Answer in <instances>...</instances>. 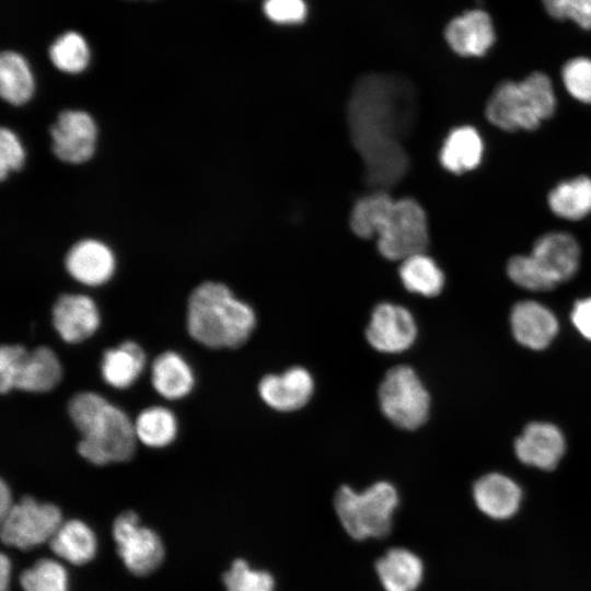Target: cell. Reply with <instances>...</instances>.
<instances>
[{"label": "cell", "mask_w": 591, "mask_h": 591, "mask_svg": "<svg viewBox=\"0 0 591 591\" xmlns=\"http://www.w3.org/2000/svg\"><path fill=\"white\" fill-rule=\"evenodd\" d=\"M399 277L408 291L424 297L438 296L444 285L443 273L425 252L402 260Z\"/></svg>", "instance_id": "cell-28"}, {"label": "cell", "mask_w": 591, "mask_h": 591, "mask_svg": "<svg viewBox=\"0 0 591 591\" xmlns=\"http://www.w3.org/2000/svg\"><path fill=\"white\" fill-rule=\"evenodd\" d=\"M117 553L134 575L153 572L164 558V546L159 535L141 524L134 511L121 512L113 523Z\"/></svg>", "instance_id": "cell-10"}, {"label": "cell", "mask_w": 591, "mask_h": 591, "mask_svg": "<svg viewBox=\"0 0 591 591\" xmlns=\"http://www.w3.org/2000/svg\"><path fill=\"white\" fill-rule=\"evenodd\" d=\"M53 65L66 73L83 71L90 60V51L84 38L76 32L59 36L49 48Z\"/></svg>", "instance_id": "cell-30"}, {"label": "cell", "mask_w": 591, "mask_h": 591, "mask_svg": "<svg viewBox=\"0 0 591 591\" xmlns=\"http://www.w3.org/2000/svg\"><path fill=\"white\" fill-rule=\"evenodd\" d=\"M51 314L55 329L69 344H78L91 337L101 322L95 302L85 294H61Z\"/></svg>", "instance_id": "cell-14"}, {"label": "cell", "mask_w": 591, "mask_h": 591, "mask_svg": "<svg viewBox=\"0 0 591 591\" xmlns=\"http://www.w3.org/2000/svg\"><path fill=\"white\" fill-rule=\"evenodd\" d=\"M571 320L581 335L591 340V298L580 300L575 304Z\"/></svg>", "instance_id": "cell-38"}, {"label": "cell", "mask_w": 591, "mask_h": 591, "mask_svg": "<svg viewBox=\"0 0 591 591\" xmlns=\"http://www.w3.org/2000/svg\"><path fill=\"white\" fill-rule=\"evenodd\" d=\"M518 459L530 466L552 471L565 452V440L560 430L546 422H532L515 440Z\"/></svg>", "instance_id": "cell-18"}, {"label": "cell", "mask_w": 591, "mask_h": 591, "mask_svg": "<svg viewBox=\"0 0 591 591\" xmlns=\"http://www.w3.org/2000/svg\"><path fill=\"white\" fill-rule=\"evenodd\" d=\"M398 501L396 488L381 480L359 493L341 486L335 494L334 508L348 535L362 541L383 537L391 532Z\"/></svg>", "instance_id": "cell-6"}, {"label": "cell", "mask_w": 591, "mask_h": 591, "mask_svg": "<svg viewBox=\"0 0 591 591\" xmlns=\"http://www.w3.org/2000/svg\"><path fill=\"white\" fill-rule=\"evenodd\" d=\"M366 336L375 350L398 354L407 350L414 344L417 336V325L407 309L384 302L374 308Z\"/></svg>", "instance_id": "cell-12"}, {"label": "cell", "mask_w": 591, "mask_h": 591, "mask_svg": "<svg viewBox=\"0 0 591 591\" xmlns=\"http://www.w3.org/2000/svg\"><path fill=\"white\" fill-rule=\"evenodd\" d=\"M473 498L479 511L488 518L508 520L519 511L522 491L510 477L490 473L474 484Z\"/></svg>", "instance_id": "cell-19"}, {"label": "cell", "mask_w": 591, "mask_h": 591, "mask_svg": "<svg viewBox=\"0 0 591 591\" xmlns=\"http://www.w3.org/2000/svg\"><path fill=\"white\" fill-rule=\"evenodd\" d=\"M144 366L146 355L142 348L137 343L127 340L103 354L101 374L111 386L127 389L138 379Z\"/></svg>", "instance_id": "cell-24"}, {"label": "cell", "mask_w": 591, "mask_h": 591, "mask_svg": "<svg viewBox=\"0 0 591 591\" xmlns=\"http://www.w3.org/2000/svg\"><path fill=\"white\" fill-rule=\"evenodd\" d=\"M350 227L362 239L376 236L379 252L391 260H404L424 253L429 243L422 207L412 198L394 199L383 189L355 204Z\"/></svg>", "instance_id": "cell-2"}, {"label": "cell", "mask_w": 591, "mask_h": 591, "mask_svg": "<svg viewBox=\"0 0 591 591\" xmlns=\"http://www.w3.org/2000/svg\"><path fill=\"white\" fill-rule=\"evenodd\" d=\"M65 267L78 282L85 286H101L113 277L116 260L114 253L105 243L84 239L68 251Z\"/></svg>", "instance_id": "cell-15"}, {"label": "cell", "mask_w": 591, "mask_h": 591, "mask_svg": "<svg viewBox=\"0 0 591 591\" xmlns=\"http://www.w3.org/2000/svg\"><path fill=\"white\" fill-rule=\"evenodd\" d=\"M483 154L484 142L479 132L472 126H460L447 136L439 159L447 171L462 174L475 170Z\"/></svg>", "instance_id": "cell-22"}, {"label": "cell", "mask_w": 591, "mask_h": 591, "mask_svg": "<svg viewBox=\"0 0 591 591\" xmlns=\"http://www.w3.org/2000/svg\"><path fill=\"white\" fill-rule=\"evenodd\" d=\"M49 135L53 152L62 162L80 164L95 152L97 127L88 112L67 109L59 113Z\"/></svg>", "instance_id": "cell-11"}, {"label": "cell", "mask_w": 591, "mask_h": 591, "mask_svg": "<svg viewBox=\"0 0 591 591\" xmlns=\"http://www.w3.org/2000/svg\"><path fill=\"white\" fill-rule=\"evenodd\" d=\"M556 109V95L547 74L534 71L522 81L500 82L490 94L485 115L505 131L534 130Z\"/></svg>", "instance_id": "cell-5"}, {"label": "cell", "mask_w": 591, "mask_h": 591, "mask_svg": "<svg viewBox=\"0 0 591 591\" xmlns=\"http://www.w3.org/2000/svg\"><path fill=\"white\" fill-rule=\"evenodd\" d=\"M511 329L523 346L541 350L547 347L558 331L555 315L536 301H521L511 312Z\"/></svg>", "instance_id": "cell-20"}, {"label": "cell", "mask_w": 591, "mask_h": 591, "mask_svg": "<svg viewBox=\"0 0 591 591\" xmlns=\"http://www.w3.org/2000/svg\"><path fill=\"white\" fill-rule=\"evenodd\" d=\"M137 440L150 448L169 445L176 437L177 422L174 414L162 406L143 409L134 422Z\"/></svg>", "instance_id": "cell-29"}, {"label": "cell", "mask_w": 591, "mask_h": 591, "mask_svg": "<svg viewBox=\"0 0 591 591\" xmlns=\"http://www.w3.org/2000/svg\"><path fill=\"white\" fill-rule=\"evenodd\" d=\"M379 404L392 424L414 430L427 420L430 397L410 367L397 366L387 371L380 384Z\"/></svg>", "instance_id": "cell-8"}, {"label": "cell", "mask_w": 591, "mask_h": 591, "mask_svg": "<svg viewBox=\"0 0 591 591\" xmlns=\"http://www.w3.org/2000/svg\"><path fill=\"white\" fill-rule=\"evenodd\" d=\"M507 274L515 285L532 291H547L556 286L531 254L512 256L507 264Z\"/></svg>", "instance_id": "cell-33"}, {"label": "cell", "mask_w": 591, "mask_h": 591, "mask_svg": "<svg viewBox=\"0 0 591 591\" xmlns=\"http://www.w3.org/2000/svg\"><path fill=\"white\" fill-rule=\"evenodd\" d=\"M546 13L555 20H569L591 30V0H542Z\"/></svg>", "instance_id": "cell-35"}, {"label": "cell", "mask_w": 591, "mask_h": 591, "mask_svg": "<svg viewBox=\"0 0 591 591\" xmlns=\"http://www.w3.org/2000/svg\"><path fill=\"white\" fill-rule=\"evenodd\" d=\"M530 254L556 285L572 278L579 267V244L566 232H548L541 235L534 242Z\"/></svg>", "instance_id": "cell-16"}, {"label": "cell", "mask_w": 591, "mask_h": 591, "mask_svg": "<svg viewBox=\"0 0 591 591\" xmlns=\"http://www.w3.org/2000/svg\"><path fill=\"white\" fill-rule=\"evenodd\" d=\"M254 310L223 283L197 286L187 302V331L196 341L215 349L237 348L255 328Z\"/></svg>", "instance_id": "cell-4"}, {"label": "cell", "mask_w": 591, "mask_h": 591, "mask_svg": "<svg viewBox=\"0 0 591 591\" xmlns=\"http://www.w3.org/2000/svg\"><path fill=\"white\" fill-rule=\"evenodd\" d=\"M548 207L557 217L580 220L591 213V178L577 176L557 184L547 196Z\"/></svg>", "instance_id": "cell-27"}, {"label": "cell", "mask_w": 591, "mask_h": 591, "mask_svg": "<svg viewBox=\"0 0 591 591\" xmlns=\"http://www.w3.org/2000/svg\"><path fill=\"white\" fill-rule=\"evenodd\" d=\"M449 47L461 57H482L496 42V32L488 12L471 9L454 16L444 28Z\"/></svg>", "instance_id": "cell-13"}, {"label": "cell", "mask_w": 591, "mask_h": 591, "mask_svg": "<svg viewBox=\"0 0 591 591\" xmlns=\"http://www.w3.org/2000/svg\"><path fill=\"white\" fill-rule=\"evenodd\" d=\"M13 505L10 488L2 479L0 483V517L2 518Z\"/></svg>", "instance_id": "cell-39"}, {"label": "cell", "mask_w": 591, "mask_h": 591, "mask_svg": "<svg viewBox=\"0 0 591 591\" xmlns=\"http://www.w3.org/2000/svg\"><path fill=\"white\" fill-rule=\"evenodd\" d=\"M263 12L276 24L294 25L306 19L308 5L304 0H264Z\"/></svg>", "instance_id": "cell-36"}, {"label": "cell", "mask_w": 591, "mask_h": 591, "mask_svg": "<svg viewBox=\"0 0 591 591\" xmlns=\"http://www.w3.org/2000/svg\"><path fill=\"white\" fill-rule=\"evenodd\" d=\"M23 591H68V575L65 567L50 558L37 560L20 577Z\"/></svg>", "instance_id": "cell-31"}, {"label": "cell", "mask_w": 591, "mask_h": 591, "mask_svg": "<svg viewBox=\"0 0 591 591\" xmlns=\"http://www.w3.org/2000/svg\"><path fill=\"white\" fill-rule=\"evenodd\" d=\"M561 80L567 92L577 101L591 103V59L575 57L561 68Z\"/></svg>", "instance_id": "cell-34"}, {"label": "cell", "mask_w": 591, "mask_h": 591, "mask_svg": "<svg viewBox=\"0 0 591 591\" xmlns=\"http://www.w3.org/2000/svg\"><path fill=\"white\" fill-rule=\"evenodd\" d=\"M48 543L58 557L73 565L89 563L96 553L95 534L80 520L62 522Z\"/></svg>", "instance_id": "cell-25"}, {"label": "cell", "mask_w": 591, "mask_h": 591, "mask_svg": "<svg viewBox=\"0 0 591 591\" xmlns=\"http://www.w3.org/2000/svg\"><path fill=\"white\" fill-rule=\"evenodd\" d=\"M62 376L56 354L47 346L27 350L23 345H2L0 348V392L16 389L45 393L55 389Z\"/></svg>", "instance_id": "cell-7"}, {"label": "cell", "mask_w": 591, "mask_h": 591, "mask_svg": "<svg viewBox=\"0 0 591 591\" xmlns=\"http://www.w3.org/2000/svg\"><path fill=\"white\" fill-rule=\"evenodd\" d=\"M154 390L167 399L186 396L194 386V373L185 359L175 351L160 354L151 366Z\"/></svg>", "instance_id": "cell-23"}, {"label": "cell", "mask_w": 591, "mask_h": 591, "mask_svg": "<svg viewBox=\"0 0 591 591\" xmlns=\"http://www.w3.org/2000/svg\"><path fill=\"white\" fill-rule=\"evenodd\" d=\"M227 591H274L275 580L265 570L252 569L245 559L233 560L222 577Z\"/></svg>", "instance_id": "cell-32"}, {"label": "cell", "mask_w": 591, "mask_h": 591, "mask_svg": "<svg viewBox=\"0 0 591 591\" xmlns=\"http://www.w3.org/2000/svg\"><path fill=\"white\" fill-rule=\"evenodd\" d=\"M375 569L385 591H415L424 576L421 559L403 547L389 549L378 559Z\"/></svg>", "instance_id": "cell-21"}, {"label": "cell", "mask_w": 591, "mask_h": 591, "mask_svg": "<svg viewBox=\"0 0 591 591\" xmlns=\"http://www.w3.org/2000/svg\"><path fill=\"white\" fill-rule=\"evenodd\" d=\"M35 91V80L27 61L15 51L0 56V94L11 105L27 103Z\"/></svg>", "instance_id": "cell-26"}, {"label": "cell", "mask_w": 591, "mask_h": 591, "mask_svg": "<svg viewBox=\"0 0 591 591\" xmlns=\"http://www.w3.org/2000/svg\"><path fill=\"white\" fill-rule=\"evenodd\" d=\"M25 162V150L19 137L9 128L0 130V177L5 179L11 171H19Z\"/></svg>", "instance_id": "cell-37"}, {"label": "cell", "mask_w": 591, "mask_h": 591, "mask_svg": "<svg viewBox=\"0 0 591 591\" xmlns=\"http://www.w3.org/2000/svg\"><path fill=\"white\" fill-rule=\"evenodd\" d=\"M313 390V378L302 367H292L282 374H268L258 384L262 399L278 412L300 409L309 402Z\"/></svg>", "instance_id": "cell-17"}, {"label": "cell", "mask_w": 591, "mask_h": 591, "mask_svg": "<svg viewBox=\"0 0 591 591\" xmlns=\"http://www.w3.org/2000/svg\"><path fill=\"white\" fill-rule=\"evenodd\" d=\"M11 576V563L5 554L0 557V591H7Z\"/></svg>", "instance_id": "cell-40"}, {"label": "cell", "mask_w": 591, "mask_h": 591, "mask_svg": "<svg viewBox=\"0 0 591 591\" xmlns=\"http://www.w3.org/2000/svg\"><path fill=\"white\" fill-rule=\"evenodd\" d=\"M416 115L413 84L393 73H368L355 83L347 106L354 147L367 183L378 189L397 184L409 169L404 140Z\"/></svg>", "instance_id": "cell-1"}, {"label": "cell", "mask_w": 591, "mask_h": 591, "mask_svg": "<svg viewBox=\"0 0 591 591\" xmlns=\"http://www.w3.org/2000/svg\"><path fill=\"white\" fill-rule=\"evenodd\" d=\"M61 523L56 505L25 496L1 518V538L9 546L27 551L49 542Z\"/></svg>", "instance_id": "cell-9"}, {"label": "cell", "mask_w": 591, "mask_h": 591, "mask_svg": "<svg viewBox=\"0 0 591 591\" xmlns=\"http://www.w3.org/2000/svg\"><path fill=\"white\" fill-rule=\"evenodd\" d=\"M68 413L82 437L79 454L94 465L125 462L136 449L134 424L120 408L94 392L73 395Z\"/></svg>", "instance_id": "cell-3"}]
</instances>
